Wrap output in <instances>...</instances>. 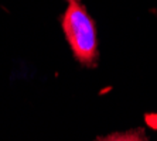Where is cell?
Here are the masks:
<instances>
[{"label": "cell", "mask_w": 157, "mask_h": 141, "mask_svg": "<svg viewBox=\"0 0 157 141\" xmlns=\"http://www.w3.org/2000/svg\"><path fill=\"white\" fill-rule=\"evenodd\" d=\"M95 141H149L143 128H136L126 133H115L105 137H99Z\"/></svg>", "instance_id": "2"}, {"label": "cell", "mask_w": 157, "mask_h": 141, "mask_svg": "<svg viewBox=\"0 0 157 141\" xmlns=\"http://www.w3.org/2000/svg\"><path fill=\"white\" fill-rule=\"evenodd\" d=\"M61 28L75 61L85 68H95L99 61L98 33L92 16L81 0H65Z\"/></svg>", "instance_id": "1"}]
</instances>
